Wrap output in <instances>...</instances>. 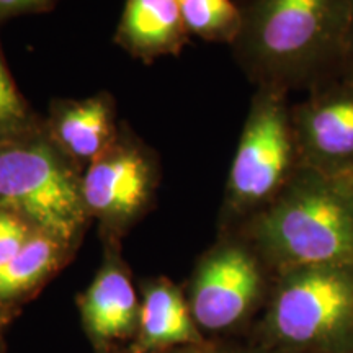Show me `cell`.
Returning a JSON list of instances; mask_svg holds the SVG:
<instances>
[{"mask_svg": "<svg viewBox=\"0 0 353 353\" xmlns=\"http://www.w3.org/2000/svg\"><path fill=\"white\" fill-rule=\"evenodd\" d=\"M286 342L325 343L353 329V268L299 267L283 272L272 312Z\"/></svg>", "mask_w": 353, "mask_h": 353, "instance_id": "5b68a950", "label": "cell"}, {"mask_svg": "<svg viewBox=\"0 0 353 353\" xmlns=\"http://www.w3.org/2000/svg\"><path fill=\"white\" fill-rule=\"evenodd\" d=\"M156 175L148 154L128 141H114L82 176L88 213L107 219H128L148 205Z\"/></svg>", "mask_w": 353, "mask_h": 353, "instance_id": "ba28073f", "label": "cell"}, {"mask_svg": "<svg viewBox=\"0 0 353 353\" xmlns=\"http://www.w3.org/2000/svg\"><path fill=\"white\" fill-rule=\"evenodd\" d=\"M32 234L28 221L12 211L0 210V267L19 254Z\"/></svg>", "mask_w": 353, "mask_h": 353, "instance_id": "2e32d148", "label": "cell"}, {"mask_svg": "<svg viewBox=\"0 0 353 353\" xmlns=\"http://www.w3.org/2000/svg\"><path fill=\"white\" fill-rule=\"evenodd\" d=\"M50 136L0 143V210L12 211L63 245L74 241L87 206L82 176Z\"/></svg>", "mask_w": 353, "mask_h": 353, "instance_id": "3957f363", "label": "cell"}, {"mask_svg": "<svg viewBox=\"0 0 353 353\" xmlns=\"http://www.w3.org/2000/svg\"><path fill=\"white\" fill-rule=\"evenodd\" d=\"M188 34L234 44L241 33V8L232 0H179Z\"/></svg>", "mask_w": 353, "mask_h": 353, "instance_id": "5bb4252c", "label": "cell"}, {"mask_svg": "<svg viewBox=\"0 0 353 353\" xmlns=\"http://www.w3.org/2000/svg\"><path fill=\"white\" fill-rule=\"evenodd\" d=\"M262 286L257 260L241 245H223L201 263L193 285V316L206 329H224L245 314Z\"/></svg>", "mask_w": 353, "mask_h": 353, "instance_id": "52a82bcc", "label": "cell"}, {"mask_svg": "<svg viewBox=\"0 0 353 353\" xmlns=\"http://www.w3.org/2000/svg\"><path fill=\"white\" fill-rule=\"evenodd\" d=\"M301 167L343 176L353 172V77L339 74L291 105Z\"/></svg>", "mask_w": 353, "mask_h": 353, "instance_id": "8992f818", "label": "cell"}, {"mask_svg": "<svg viewBox=\"0 0 353 353\" xmlns=\"http://www.w3.org/2000/svg\"><path fill=\"white\" fill-rule=\"evenodd\" d=\"M63 244L44 232L32 234L25 245L0 267V298H12L38 285L57 267Z\"/></svg>", "mask_w": 353, "mask_h": 353, "instance_id": "4fadbf2b", "label": "cell"}, {"mask_svg": "<svg viewBox=\"0 0 353 353\" xmlns=\"http://www.w3.org/2000/svg\"><path fill=\"white\" fill-rule=\"evenodd\" d=\"M50 139L70 161L92 164L118 139L112 100L97 95L61 101L52 110Z\"/></svg>", "mask_w": 353, "mask_h": 353, "instance_id": "30bf717a", "label": "cell"}, {"mask_svg": "<svg viewBox=\"0 0 353 353\" xmlns=\"http://www.w3.org/2000/svg\"><path fill=\"white\" fill-rule=\"evenodd\" d=\"M187 39L179 0H126L114 37L123 50L145 63L179 54Z\"/></svg>", "mask_w": 353, "mask_h": 353, "instance_id": "9c48e42d", "label": "cell"}, {"mask_svg": "<svg viewBox=\"0 0 353 353\" xmlns=\"http://www.w3.org/2000/svg\"><path fill=\"white\" fill-rule=\"evenodd\" d=\"M232 44L259 87L311 90L341 74L348 0H241Z\"/></svg>", "mask_w": 353, "mask_h": 353, "instance_id": "6da1fadb", "label": "cell"}, {"mask_svg": "<svg viewBox=\"0 0 353 353\" xmlns=\"http://www.w3.org/2000/svg\"><path fill=\"white\" fill-rule=\"evenodd\" d=\"M343 176H345V179L348 180V183H350V185H352V188H353V172H352V174H348V175H343Z\"/></svg>", "mask_w": 353, "mask_h": 353, "instance_id": "d6986e66", "label": "cell"}, {"mask_svg": "<svg viewBox=\"0 0 353 353\" xmlns=\"http://www.w3.org/2000/svg\"><path fill=\"white\" fill-rule=\"evenodd\" d=\"M83 317L100 339H117L132 329L138 301L130 278L114 265L103 268L83 298Z\"/></svg>", "mask_w": 353, "mask_h": 353, "instance_id": "8fae6325", "label": "cell"}, {"mask_svg": "<svg viewBox=\"0 0 353 353\" xmlns=\"http://www.w3.org/2000/svg\"><path fill=\"white\" fill-rule=\"evenodd\" d=\"M139 324L141 342L144 348H161L200 341L182 294L167 281L148 290L141 307Z\"/></svg>", "mask_w": 353, "mask_h": 353, "instance_id": "7c38bea8", "label": "cell"}, {"mask_svg": "<svg viewBox=\"0 0 353 353\" xmlns=\"http://www.w3.org/2000/svg\"><path fill=\"white\" fill-rule=\"evenodd\" d=\"M57 0H0V21L25 13H39L51 10Z\"/></svg>", "mask_w": 353, "mask_h": 353, "instance_id": "e0dca14e", "label": "cell"}, {"mask_svg": "<svg viewBox=\"0 0 353 353\" xmlns=\"http://www.w3.org/2000/svg\"><path fill=\"white\" fill-rule=\"evenodd\" d=\"M34 132L32 113L0 57V143L26 138Z\"/></svg>", "mask_w": 353, "mask_h": 353, "instance_id": "9a60e30c", "label": "cell"}, {"mask_svg": "<svg viewBox=\"0 0 353 353\" xmlns=\"http://www.w3.org/2000/svg\"><path fill=\"white\" fill-rule=\"evenodd\" d=\"M341 74L353 77V0H348V25H347L345 48H343Z\"/></svg>", "mask_w": 353, "mask_h": 353, "instance_id": "ac0fdd59", "label": "cell"}, {"mask_svg": "<svg viewBox=\"0 0 353 353\" xmlns=\"http://www.w3.org/2000/svg\"><path fill=\"white\" fill-rule=\"evenodd\" d=\"M299 167L288 92L259 87L229 170L228 208L259 213L275 200Z\"/></svg>", "mask_w": 353, "mask_h": 353, "instance_id": "277c9868", "label": "cell"}, {"mask_svg": "<svg viewBox=\"0 0 353 353\" xmlns=\"http://www.w3.org/2000/svg\"><path fill=\"white\" fill-rule=\"evenodd\" d=\"M260 250L281 270L353 268V188L345 176L299 167L252 223Z\"/></svg>", "mask_w": 353, "mask_h": 353, "instance_id": "7a4b0ae2", "label": "cell"}]
</instances>
